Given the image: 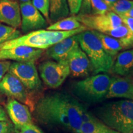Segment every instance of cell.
I'll list each match as a JSON object with an SVG mask.
<instances>
[{
  "label": "cell",
  "instance_id": "6da1fadb",
  "mask_svg": "<svg viewBox=\"0 0 133 133\" xmlns=\"http://www.w3.org/2000/svg\"><path fill=\"white\" fill-rule=\"evenodd\" d=\"M33 112L41 123L61 126L74 133H79L91 115L75 98L64 92L41 96L36 100Z\"/></svg>",
  "mask_w": 133,
  "mask_h": 133
},
{
  "label": "cell",
  "instance_id": "7a4b0ae2",
  "mask_svg": "<svg viewBox=\"0 0 133 133\" xmlns=\"http://www.w3.org/2000/svg\"><path fill=\"white\" fill-rule=\"evenodd\" d=\"M96 118L119 133H133V101L120 100L98 107Z\"/></svg>",
  "mask_w": 133,
  "mask_h": 133
},
{
  "label": "cell",
  "instance_id": "3957f363",
  "mask_svg": "<svg viewBox=\"0 0 133 133\" xmlns=\"http://www.w3.org/2000/svg\"><path fill=\"white\" fill-rule=\"evenodd\" d=\"M87 30L88 29L84 25L79 29L69 31L38 30L31 31L25 35L21 36L19 38L3 43L0 45V50L17 46H28L36 49H48L59 41L70 36L82 33Z\"/></svg>",
  "mask_w": 133,
  "mask_h": 133
},
{
  "label": "cell",
  "instance_id": "277c9868",
  "mask_svg": "<svg viewBox=\"0 0 133 133\" xmlns=\"http://www.w3.org/2000/svg\"><path fill=\"white\" fill-rule=\"evenodd\" d=\"M81 49L88 56L94 75L111 70L114 58L106 52L93 30H87L77 35Z\"/></svg>",
  "mask_w": 133,
  "mask_h": 133
},
{
  "label": "cell",
  "instance_id": "5b68a950",
  "mask_svg": "<svg viewBox=\"0 0 133 133\" xmlns=\"http://www.w3.org/2000/svg\"><path fill=\"white\" fill-rule=\"evenodd\" d=\"M111 78L107 74H96L75 83L73 91L77 97L85 102H100L105 99Z\"/></svg>",
  "mask_w": 133,
  "mask_h": 133
},
{
  "label": "cell",
  "instance_id": "8992f818",
  "mask_svg": "<svg viewBox=\"0 0 133 133\" xmlns=\"http://www.w3.org/2000/svg\"><path fill=\"white\" fill-rule=\"evenodd\" d=\"M38 70L43 83L51 89L61 86L70 74L67 61H44L39 64Z\"/></svg>",
  "mask_w": 133,
  "mask_h": 133
},
{
  "label": "cell",
  "instance_id": "52a82bcc",
  "mask_svg": "<svg viewBox=\"0 0 133 133\" xmlns=\"http://www.w3.org/2000/svg\"><path fill=\"white\" fill-rule=\"evenodd\" d=\"M8 72L19 79L31 94L42 89V82L34 62H11Z\"/></svg>",
  "mask_w": 133,
  "mask_h": 133
},
{
  "label": "cell",
  "instance_id": "ba28073f",
  "mask_svg": "<svg viewBox=\"0 0 133 133\" xmlns=\"http://www.w3.org/2000/svg\"><path fill=\"white\" fill-rule=\"evenodd\" d=\"M0 93L26 105L31 112L34 110L36 101H34L32 94L9 72L5 75L0 81Z\"/></svg>",
  "mask_w": 133,
  "mask_h": 133
},
{
  "label": "cell",
  "instance_id": "9c48e42d",
  "mask_svg": "<svg viewBox=\"0 0 133 133\" xmlns=\"http://www.w3.org/2000/svg\"><path fill=\"white\" fill-rule=\"evenodd\" d=\"M76 18L88 30L102 33L123 24L120 17L112 11L104 14H78Z\"/></svg>",
  "mask_w": 133,
  "mask_h": 133
},
{
  "label": "cell",
  "instance_id": "30bf717a",
  "mask_svg": "<svg viewBox=\"0 0 133 133\" xmlns=\"http://www.w3.org/2000/svg\"><path fill=\"white\" fill-rule=\"evenodd\" d=\"M21 13V29L23 33L42 30L47 27L48 22L36 9L31 1L20 4Z\"/></svg>",
  "mask_w": 133,
  "mask_h": 133
},
{
  "label": "cell",
  "instance_id": "8fae6325",
  "mask_svg": "<svg viewBox=\"0 0 133 133\" xmlns=\"http://www.w3.org/2000/svg\"><path fill=\"white\" fill-rule=\"evenodd\" d=\"M6 110L8 117L18 131L26 124L33 123L30 110L26 105L12 98H8Z\"/></svg>",
  "mask_w": 133,
  "mask_h": 133
},
{
  "label": "cell",
  "instance_id": "7c38bea8",
  "mask_svg": "<svg viewBox=\"0 0 133 133\" xmlns=\"http://www.w3.org/2000/svg\"><path fill=\"white\" fill-rule=\"evenodd\" d=\"M44 52L43 49L28 46H17L0 50V60L17 62H35Z\"/></svg>",
  "mask_w": 133,
  "mask_h": 133
},
{
  "label": "cell",
  "instance_id": "4fadbf2b",
  "mask_svg": "<svg viewBox=\"0 0 133 133\" xmlns=\"http://www.w3.org/2000/svg\"><path fill=\"white\" fill-rule=\"evenodd\" d=\"M66 61L70 69V75L74 77H86L92 72L90 61L80 46L74 49L70 53Z\"/></svg>",
  "mask_w": 133,
  "mask_h": 133
},
{
  "label": "cell",
  "instance_id": "5bb4252c",
  "mask_svg": "<svg viewBox=\"0 0 133 133\" xmlns=\"http://www.w3.org/2000/svg\"><path fill=\"white\" fill-rule=\"evenodd\" d=\"M0 23L19 29L21 26V13L17 0H0Z\"/></svg>",
  "mask_w": 133,
  "mask_h": 133
},
{
  "label": "cell",
  "instance_id": "9a60e30c",
  "mask_svg": "<svg viewBox=\"0 0 133 133\" xmlns=\"http://www.w3.org/2000/svg\"><path fill=\"white\" fill-rule=\"evenodd\" d=\"M124 98L133 101V76H116L111 78L105 99Z\"/></svg>",
  "mask_w": 133,
  "mask_h": 133
},
{
  "label": "cell",
  "instance_id": "2e32d148",
  "mask_svg": "<svg viewBox=\"0 0 133 133\" xmlns=\"http://www.w3.org/2000/svg\"><path fill=\"white\" fill-rule=\"evenodd\" d=\"M79 46L77 35H76L66 38L48 48L46 54L50 59L57 62L66 61L70 53Z\"/></svg>",
  "mask_w": 133,
  "mask_h": 133
},
{
  "label": "cell",
  "instance_id": "e0dca14e",
  "mask_svg": "<svg viewBox=\"0 0 133 133\" xmlns=\"http://www.w3.org/2000/svg\"><path fill=\"white\" fill-rule=\"evenodd\" d=\"M110 71L120 76H133V48L117 54Z\"/></svg>",
  "mask_w": 133,
  "mask_h": 133
},
{
  "label": "cell",
  "instance_id": "ac0fdd59",
  "mask_svg": "<svg viewBox=\"0 0 133 133\" xmlns=\"http://www.w3.org/2000/svg\"><path fill=\"white\" fill-rule=\"evenodd\" d=\"M94 33L99 38L101 44L108 54L112 57L117 56L118 52L122 50L128 49L133 48V41L123 40L111 37L104 33L94 31Z\"/></svg>",
  "mask_w": 133,
  "mask_h": 133
},
{
  "label": "cell",
  "instance_id": "d6986e66",
  "mask_svg": "<svg viewBox=\"0 0 133 133\" xmlns=\"http://www.w3.org/2000/svg\"><path fill=\"white\" fill-rule=\"evenodd\" d=\"M67 0H49V19L55 23L69 16Z\"/></svg>",
  "mask_w": 133,
  "mask_h": 133
},
{
  "label": "cell",
  "instance_id": "ffe728a7",
  "mask_svg": "<svg viewBox=\"0 0 133 133\" xmlns=\"http://www.w3.org/2000/svg\"><path fill=\"white\" fill-rule=\"evenodd\" d=\"M79 133H119L101 122L96 116L91 114L87 121L81 126Z\"/></svg>",
  "mask_w": 133,
  "mask_h": 133
},
{
  "label": "cell",
  "instance_id": "44dd1931",
  "mask_svg": "<svg viewBox=\"0 0 133 133\" xmlns=\"http://www.w3.org/2000/svg\"><path fill=\"white\" fill-rule=\"evenodd\" d=\"M110 8L102 0H83L78 14H104Z\"/></svg>",
  "mask_w": 133,
  "mask_h": 133
},
{
  "label": "cell",
  "instance_id": "7402d4cb",
  "mask_svg": "<svg viewBox=\"0 0 133 133\" xmlns=\"http://www.w3.org/2000/svg\"><path fill=\"white\" fill-rule=\"evenodd\" d=\"M83 25L76 19V16H71L53 23L47 26L46 29L48 30L51 31H69L79 29Z\"/></svg>",
  "mask_w": 133,
  "mask_h": 133
},
{
  "label": "cell",
  "instance_id": "603a6c76",
  "mask_svg": "<svg viewBox=\"0 0 133 133\" xmlns=\"http://www.w3.org/2000/svg\"><path fill=\"white\" fill-rule=\"evenodd\" d=\"M21 36V31L17 29L0 23V45Z\"/></svg>",
  "mask_w": 133,
  "mask_h": 133
},
{
  "label": "cell",
  "instance_id": "cb8c5ba5",
  "mask_svg": "<svg viewBox=\"0 0 133 133\" xmlns=\"http://www.w3.org/2000/svg\"><path fill=\"white\" fill-rule=\"evenodd\" d=\"M104 34L107 35L111 37L116 38V39L133 41L132 34L128 29V28L124 24L117 26L115 29L106 31Z\"/></svg>",
  "mask_w": 133,
  "mask_h": 133
},
{
  "label": "cell",
  "instance_id": "d4e9b609",
  "mask_svg": "<svg viewBox=\"0 0 133 133\" xmlns=\"http://www.w3.org/2000/svg\"><path fill=\"white\" fill-rule=\"evenodd\" d=\"M133 8V1L118 0L110 8V11L118 16H123Z\"/></svg>",
  "mask_w": 133,
  "mask_h": 133
},
{
  "label": "cell",
  "instance_id": "484cf974",
  "mask_svg": "<svg viewBox=\"0 0 133 133\" xmlns=\"http://www.w3.org/2000/svg\"><path fill=\"white\" fill-rule=\"evenodd\" d=\"M31 4L43 15L48 24L51 23L49 19V0H31Z\"/></svg>",
  "mask_w": 133,
  "mask_h": 133
},
{
  "label": "cell",
  "instance_id": "4316f807",
  "mask_svg": "<svg viewBox=\"0 0 133 133\" xmlns=\"http://www.w3.org/2000/svg\"><path fill=\"white\" fill-rule=\"evenodd\" d=\"M83 0H67L69 12L71 16L78 14Z\"/></svg>",
  "mask_w": 133,
  "mask_h": 133
},
{
  "label": "cell",
  "instance_id": "83f0119b",
  "mask_svg": "<svg viewBox=\"0 0 133 133\" xmlns=\"http://www.w3.org/2000/svg\"><path fill=\"white\" fill-rule=\"evenodd\" d=\"M19 132L10 121H0V133H17Z\"/></svg>",
  "mask_w": 133,
  "mask_h": 133
},
{
  "label": "cell",
  "instance_id": "f1b7e54d",
  "mask_svg": "<svg viewBox=\"0 0 133 133\" xmlns=\"http://www.w3.org/2000/svg\"><path fill=\"white\" fill-rule=\"evenodd\" d=\"M19 133H44L42 129L33 123L26 124L19 130Z\"/></svg>",
  "mask_w": 133,
  "mask_h": 133
},
{
  "label": "cell",
  "instance_id": "f546056e",
  "mask_svg": "<svg viewBox=\"0 0 133 133\" xmlns=\"http://www.w3.org/2000/svg\"><path fill=\"white\" fill-rule=\"evenodd\" d=\"M11 64V61L0 60V81L3 79L5 75L9 71Z\"/></svg>",
  "mask_w": 133,
  "mask_h": 133
},
{
  "label": "cell",
  "instance_id": "4dcf8cb0",
  "mask_svg": "<svg viewBox=\"0 0 133 133\" xmlns=\"http://www.w3.org/2000/svg\"><path fill=\"white\" fill-rule=\"evenodd\" d=\"M120 17L123 24L127 26L133 35V18L124 16H119Z\"/></svg>",
  "mask_w": 133,
  "mask_h": 133
},
{
  "label": "cell",
  "instance_id": "1f68e13d",
  "mask_svg": "<svg viewBox=\"0 0 133 133\" xmlns=\"http://www.w3.org/2000/svg\"><path fill=\"white\" fill-rule=\"evenodd\" d=\"M0 121H9L7 113L1 104H0Z\"/></svg>",
  "mask_w": 133,
  "mask_h": 133
},
{
  "label": "cell",
  "instance_id": "d6a6232c",
  "mask_svg": "<svg viewBox=\"0 0 133 133\" xmlns=\"http://www.w3.org/2000/svg\"><path fill=\"white\" fill-rule=\"evenodd\" d=\"M110 8L116 2H117L118 0H102Z\"/></svg>",
  "mask_w": 133,
  "mask_h": 133
},
{
  "label": "cell",
  "instance_id": "836d02e7",
  "mask_svg": "<svg viewBox=\"0 0 133 133\" xmlns=\"http://www.w3.org/2000/svg\"><path fill=\"white\" fill-rule=\"evenodd\" d=\"M123 16L133 18V8H132V9H131V10H129V11H128L127 12L125 13V14H124V15H123Z\"/></svg>",
  "mask_w": 133,
  "mask_h": 133
},
{
  "label": "cell",
  "instance_id": "e575fe53",
  "mask_svg": "<svg viewBox=\"0 0 133 133\" xmlns=\"http://www.w3.org/2000/svg\"><path fill=\"white\" fill-rule=\"evenodd\" d=\"M31 1V0H19V3H27Z\"/></svg>",
  "mask_w": 133,
  "mask_h": 133
},
{
  "label": "cell",
  "instance_id": "d590c367",
  "mask_svg": "<svg viewBox=\"0 0 133 133\" xmlns=\"http://www.w3.org/2000/svg\"><path fill=\"white\" fill-rule=\"evenodd\" d=\"M129 1H133V0H129Z\"/></svg>",
  "mask_w": 133,
  "mask_h": 133
},
{
  "label": "cell",
  "instance_id": "8d00e7d4",
  "mask_svg": "<svg viewBox=\"0 0 133 133\" xmlns=\"http://www.w3.org/2000/svg\"><path fill=\"white\" fill-rule=\"evenodd\" d=\"M17 133H19V132H17Z\"/></svg>",
  "mask_w": 133,
  "mask_h": 133
},
{
  "label": "cell",
  "instance_id": "74e56055",
  "mask_svg": "<svg viewBox=\"0 0 133 133\" xmlns=\"http://www.w3.org/2000/svg\"></svg>",
  "mask_w": 133,
  "mask_h": 133
}]
</instances>
